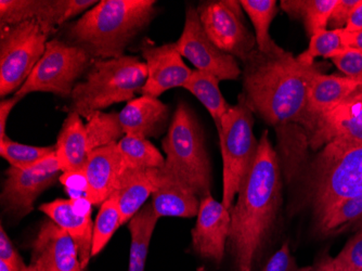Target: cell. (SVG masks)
I'll return each mask as SVG.
<instances>
[{
    "label": "cell",
    "instance_id": "cell-16",
    "mask_svg": "<svg viewBox=\"0 0 362 271\" xmlns=\"http://www.w3.org/2000/svg\"><path fill=\"white\" fill-rule=\"evenodd\" d=\"M86 197L57 199L40 205L38 209L64 229L74 240L78 248L81 268H87L93 248V221L91 207Z\"/></svg>",
    "mask_w": 362,
    "mask_h": 271
},
{
    "label": "cell",
    "instance_id": "cell-28",
    "mask_svg": "<svg viewBox=\"0 0 362 271\" xmlns=\"http://www.w3.org/2000/svg\"><path fill=\"white\" fill-rule=\"evenodd\" d=\"M123 172L127 169H160L165 165V158L158 149L144 138L125 134L117 144Z\"/></svg>",
    "mask_w": 362,
    "mask_h": 271
},
{
    "label": "cell",
    "instance_id": "cell-45",
    "mask_svg": "<svg viewBox=\"0 0 362 271\" xmlns=\"http://www.w3.org/2000/svg\"><path fill=\"white\" fill-rule=\"evenodd\" d=\"M346 45L349 48L357 49L362 52V30L359 32H347L346 30Z\"/></svg>",
    "mask_w": 362,
    "mask_h": 271
},
{
    "label": "cell",
    "instance_id": "cell-38",
    "mask_svg": "<svg viewBox=\"0 0 362 271\" xmlns=\"http://www.w3.org/2000/svg\"><path fill=\"white\" fill-rule=\"evenodd\" d=\"M331 60L345 76L362 79V52L360 50L349 48Z\"/></svg>",
    "mask_w": 362,
    "mask_h": 271
},
{
    "label": "cell",
    "instance_id": "cell-49",
    "mask_svg": "<svg viewBox=\"0 0 362 271\" xmlns=\"http://www.w3.org/2000/svg\"><path fill=\"white\" fill-rule=\"evenodd\" d=\"M358 228H359V229L360 228H362V220H360L359 225H358Z\"/></svg>",
    "mask_w": 362,
    "mask_h": 271
},
{
    "label": "cell",
    "instance_id": "cell-43",
    "mask_svg": "<svg viewBox=\"0 0 362 271\" xmlns=\"http://www.w3.org/2000/svg\"><path fill=\"white\" fill-rule=\"evenodd\" d=\"M345 30L347 32H359V30H362V0H360L359 4L354 9L351 19H349Z\"/></svg>",
    "mask_w": 362,
    "mask_h": 271
},
{
    "label": "cell",
    "instance_id": "cell-10",
    "mask_svg": "<svg viewBox=\"0 0 362 271\" xmlns=\"http://www.w3.org/2000/svg\"><path fill=\"white\" fill-rule=\"evenodd\" d=\"M300 125L314 151L331 142L362 144V85L333 107L302 118Z\"/></svg>",
    "mask_w": 362,
    "mask_h": 271
},
{
    "label": "cell",
    "instance_id": "cell-3",
    "mask_svg": "<svg viewBox=\"0 0 362 271\" xmlns=\"http://www.w3.org/2000/svg\"><path fill=\"white\" fill-rule=\"evenodd\" d=\"M154 0H101L73 22L66 42L93 60L121 58L133 42L156 18Z\"/></svg>",
    "mask_w": 362,
    "mask_h": 271
},
{
    "label": "cell",
    "instance_id": "cell-5",
    "mask_svg": "<svg viewBox=\"0 0 362 271\" xmlns=\"http://www.w3.org/2000/svg\"><path fill=\"white\" fill-rule=\"evenodd\" d=\"M148 79L146 62L139 57L93 60L84 81L76 83L70 110L83 118L111 105L129 103L141 93Z\"/></svg>",
    "mask_w": 362,
    "mask_h": 271
},
{
    "label": "cell",
    "instance_id": "cell-11",
    "mask_svg": "<svg viewBox=\"0 0 362 271\" xmlns=\"http://www.w3.org/2000/svg\"><path fill=\"white\" fill-rule=\"evenodd\" d=\"M197 9L206 35L223 52L243 62L255 50V35L246 26L240 1H203Z\"/></svg>",
    "mask_w": 362,
    "mask_h": 271
},
{
    "label": "cell",
    "instance_id": "cell-27",
    "mask_svg": "<svg viewBox=\"0 0 362 271\" xmlns=\"http://www.w3.org/2000/svg\"><path fill=\"white\" fill-rule=\"evenodd\" d=\"M339 0H282L281 7L288 16L302 20L309 38L327 30Z\"/></svg>",
    "mask_w": 362,
    "mask_h": 271
},
{
    "label": "cell",
    "instance_id": "cell-24",
    "mask_svg": "<svg viewBox=\"0 0 362 271\" xmlns=\"http://www.w3.org/2000/svg\"><path fill=\"white\" fill-rule=\"evenodd\" d=\"M158 219L160 217L156 215L151 203H146L128 221V229L132 239L128 271H144L152 236Z\"/></svg>",
    "mask_w": 362,
    "mask_h": 271
},
{
    "label": "cell",
    "instance_id": "cell-8",
    "mask_svg": "<svg viewBox=\"0 0 362 271\" xmlns=\"http://www.w3.org/2000/svg\"><path fill=\"white\" fill-rule=\"evenodd\" d=\"M93 61L84 49L66 40H49L44 56L14 97L21 100L30 93H48L71 99L77 81L88 71Z\"/></svg>",
    "mask_w": 362,
    "mask_h": 271
},
{
    "label": "cell",
    "instance_id": "cell-26",
    "mask_svg": "<svg viewBox=\"0 0 362 271\" xmlns=\"http://www.w3.org/2000/svg\"><path fill=\"white\" fill-rule=\"evenodd\" d=\"M219 81H221L213 75L195 70L184 86L185 89L190 91L204 105L205 109L211 114L218 132L221 130L223 116L231 108L221 93Z\"/></svg>",
    "mask_w": 362,
    "mask_h": 271
},
{
    "label": "cell",
    "instance_id": "cell-46",
    "mask_svg": "<svg viewBox=\"0 0 362 271\" xmlns=\"http://www.w3.org/2000/svg\"><path fill=\"white\" fill-rule=\"evenodd\" d=\"M22 271H42V269H40V267L36 266V265L30 264L28 266H26L25 268H24Z\"/></svg>",
    "mask_w": 362,
    "mask_h": 271
},
{
    "label": "cell",
    "instance_id": "cell-25",
    "mask_svg": "<svg viewBox=\"0 0 362 271\" xmlns=\"http://www.w3.org/2000/svg\"><path fill=\"white\" fill-rule=\"evenodd\" d=\"M244 12L249 16L255 30L256 49L265 54H282L284 48L272 40L269 28L278 13L274 0H241Z\"/></svg>",
    "mask_w": 362,
    "mask_h": 271
},
{
    "label": "cell",
    "instance_id": "cell-23",
    "mask_svg": "<svg viewBox=\"0 0 362 271\" xmlns=\"http://www.w3.org/2000/svg\"><path fill=\"white\" fill-rule=\"evenodd\" d=\"M361 85L362 79H354L345 75L322 74L319 71L309 85L306 110L302 118L316 115L333 107Z\"/></svg>",
    "mask_w": 362,
    "mask_h": 271
},
{
    "label": "cell",
    "instance_id": "cell-44",
    "mask_svg": "<svg viewBox=\"0 0 362 271\" xmlns=\"http://www.w3.org/2000/svg\"><path fill=\"white\" fill-rule=\"evenodd\" d=\"M311 271H339L335 266L334 258L327 253L325 255L321 256L320 260L313 266Z\"/></svg>",
    "mask_w": 362,
    "mask_h": 271
},
{
    "label": "cell",
    "instance_id": "cell-36",
    "mask_svg": "<svg viewBox=\"0 0 362 271\" xmlns=\"http://www.w3.org/2000/svg\"><path fill=\"white\" fill-rule=\"evenodd\" d=\"M339 271H362V228L334 258Z\"/></svg>",
    "mask_w": 362,
    "mask_h": 271
},
{
    "label": "cell",
    "instance_id": "cell-18",
    "mask_svg": "<svg viewBox=\"0 0 362 271\" xmlns=\"http://www.w3.org/2000/svg\"><path fill=\"white\" fill-rule=\"evenodd\" d=\"M83 171L86 178V199L93 207H101L115 192L123 174L117 144L91 151Z\"/></svg>",
    "mask_w": 362,
    "mask_h": 271
},
{
    "label": "cell",
    "instance_id": "cell-21",
    "mask_svg": "<svg viewBox=\"0 0 362 271\" xmlns=\"http://www.w3.org/2000/svg\"><path fill=\"white\" fill-rule=\"evenodd\" d=\"M160 169H127L121 175L113 195L119 202L122 224L128 223L156 192Z\"/></svg>",
    "mask_w": 362,
    "mask_h": 271
},
{
    "label": "cell",
    "instance_id": "cell-40",
    "mask_svg": "<svg viewBox=\"0 0 362 271\" xmlns=\"http://www.w3.org/2000/svg\"><path fill=\"white\" fill-rule=\"evenodd\" d=\"M360 0H339L327 28L330 30H343L346 28L351 13Z\"/></svg>",
    "mask_w": 362,
    "mask_h": 271
},
{
    "label": "cell",
    "instance_id": "cell-17",
    "mask_svg": "<svg viewBox=\"0 0 362 271\" xmlns=\"http://www.w3.org/2000/svg\"><path fill=\"white\" fill-rule=\"evenodd\" d=\"M30 264L42 271H83L74 240L49 218L42 221L33 242Z\"/></svg>",
    "mask_w": 362,
    "mask_h": 271
},
{
    "label": "cell",
    "instance_id": "cell-12",
    "mask_svg": "<svg viewBox=\"0 0 362 271\" xmlns=\"http://www.w3.org/2000/svg\"><path fill=\"white\" fill-rule=\"evenodd\" d=\"M61 175L56 152L30 168L10 166L1 192L6 213L16 220L32 213L36 200L60 181Z\"/></svg>",
    "mask_w": 362,
    "mask_h": 271
},
{
    "label": "cell",
    "instance_id": "cell-20",
    "mask_svg": "<svg viewBox=\"0 0 362 271\" xmlns=\"http://www.w3.org/2000/svg\"><path fill=\"white\" fill-rule=\"evenodd\" d=\"M200 201L186 183L165 169H160L158 188L151 201L158 217H195L200 209Z\"/></svg>",
    "mask_w": 362,
    "mask_h": 271
},
{
    "label": "cell",
    "instance_id": "cell-7",
    "mask_svg": "<svg viewBox=\"0 0 362 271\" xmlns=\"http://www.w3.org/2000/svg\"><path fill=\"white\" fill-rule=\"evenodd\" d=\"M254 113L239 96L237 105L230 108L218 132L223 156V200L231 209L242 183L249 174L257 154L258 144L253 132Z\"/></svg>",
    "mask_w": 362,
    "mask_h": 271
},
{
    "label": "cell",
    "instance_id": "cell-31",
    "mask_svg": "<svg viewBox=\"0 0 362 271\" xmlns=\"http://www.w3.org/2000/svg\"><path fill=\"white\" fill-rule=\"evenodd\" d=\"M362 220V195L343 200L315 220L323 234H337Z\"/></svg>",
    "mask_w": 362,
    "mask_h": 271
},
{
    "label": "cell",
    "instance_id": "cell-39",
    "mask_svg": "<svg viewBox=\"0 0 362 271\" xmlns=\"http://www.w3.org/2000/svg\"><path fill=\"white\" fill-rule=\"evenodd\" d=\"M0 260L9 265L13 271H22L26 267L3 226L0 227Z\"/></svg>",
    "mask_w": 362,
    "mask_h": 271
},
{
    "label": "cell",
    "instance_id": "cell-29",
    "mask_svg": "<svg viewBox=\"0 0 362 271\" xmlns=\"http://www.w3.org/2000/svg\"><path fill=\"white\" fill-rule=\"evenodd\" d=\"M97 4L95 0H42L36 21L46 34L52 36L65 22L86 13Z\"/></svg>",
    "mask_w": 362,
    "mask_h": 271
},
{
    "label": "cell",
    "instance_id": "cell-42",
    "mask_svg": "<svg viewBox=\"0 0 362 271\" xmlns=\"http://www.w3.org/2000/svg\"><path fill=\"white\" fill-rule=\"evenodd\" d=\"M19 101V98L14 97V96L9 99H1L0 101V142L8 137L7 132H6L8 118H9L12 109Z\"/></svg>",
    "mask_w": 362,
    "mask_h": 271
},
{
    "label": "cell",
    "instance_id": "cell-19",
    "mask_svg": "<svg viewBox=\"0 0 362 271\" xmlns=\"http://www.w3.org/2000/svg\"><path fill=\"white\" fill-rule=\"evenodd\" d=\"M124 134L135 137H158L170 120V109L158 98L141 96L130 100L119 113Z\"/></svg>",
    "mask_w": 362,
    "mask_h": 271
},
{
    "label": "cell",
    "instance_id": "cell-35",
    "mask_svg": "<svg viewBox=\"0 0 362 271\" xmlns=\"http://www.w3.org/2000/svg\"><path fill=\"white\" fill-rule=\"evenodd\" d=\"M42 0H1L0 1V28L18 25L36 20Z\"/></svg>",
    "mask_w": 362,
    "mask_h": 271
},
{
    "label": "cell",
    "instance_id": "cell-30",
    "mask_svg": "<svg viewBox=\"0 0 362 271\" xmlns=\"http://www.w3.org/2000/svg\"><path fill=\"white\" fill-rule=\"evenodd\" d=\"M89 154L95 149L119 144L125 136L119 123V113L93 112L85 118Z\"/></svg>",
    "mask_w": 362,
    "mask_h": 271
},
{
    "label": "cell",
    "instance_id": "cell-37",
    "mask_svg": "<svg viewBox=\"0 0 362 271\" xmlns=\"http://www.w3.org/2000/svg\"><path fill=\"white\" fill-rule=\"evenodd\" d=\"M313 266L300 267L290 250L288 242L282 244L260 271H311Z\"/></svg>",
    "mask_w": 362,
    "mask_h": 271
},
{
    "label": "cell",
    "instance_id": "cell-2",
    "mask_svg": "<svg viewBox=\"0 0 362 271\" xmlns=\"http://www.w3.org/2000/svg\"><path fill=\"white\" fill-rule=\"evenodd\" d=\"M242 69L241 96L254 114L274 127L300 125L316 63L303 64L290 52L265 54L255 49Z\"/></svg>",
    "mask_w": 362,
    "mask_h": 271
},
{
    "label": "cell",
    "instance_id": "cell-22",
    "mask_svg": "<svg viewBox=\"0 0 362 271\" xmlns=\"http://www.w3.org/2000/svg\"><path fill=\"white\" fill-rule=\"evenodd\" d=\"M56 154L62 174L84 169L89 149L85 122L79 114L69 112L57 138Z\"/></svg>",
    "mask_w": 362,
    "mask_h": 271
},
{
    "label": "cell",
    "instance_id": "cell-32",
    "mask_svg": "<svg viewBox=\"0 0 362 271\" xmlns=\"http://www.w3.org/2000/svg\"><path fill=\"white\" fill-rule=\"evenodd\" d=\"M346 45V30H325L311 36L308 48L296 57L303 64H315L317 58L333 59L349 50Z\"/></svg>",
    "mask_w": 362,
    "mask_h": 271
},
{
    "label": "cell",
    "instance_id": "cell-15",
    "mask_svg": "<svg viewBox=\"0 0 362 271\" xmlns=\"http://www.w3.org/2000/svg\"><path fill=\"white\" fill-rule=\"evenodd\" d=\"M197 223L191 231L193 250L205 260L221 264L229 239L231 215L211 193L201 199Z\"/></svg>",
    "mask_w": 362,
    "mask_h": 271
},
{
    "label": "cell",
    "instance_id": "cell-47",
    "mask_svg": "<svg viewBox=\"0 0 362 271\" xmlns=\"http://www.w3.org/2000/svg\"><path fill=\"white\" fill-rule=\"evenodd\" d=\"M0 271H13L9 265L6 264L3 260H0Z\"/></svg>",
    "mask_w": 362,
    "mask_h": 271
},
{
    "label": "cell",
    "instance_id": "cell-14",
    "mask_svg": "<svg viewBox=\"0 0 362 271\" xmlns=\"http://www.w3.org/2000/svg\"><path fill=\"white\" fill-rule=\"evenodd\" d=\"M140 50L148 69L142 96L158 98L170 89L184 88L193 71L182 60L176 42L156 46L151 40H144Z\"/></svg>",
    "mask_w": 362,
    "mask_h": 271
},
{
    "label": "cell",
    "instance_id": "cell-1",
    "mask_svg": "<svg viewBox=\"0 0 362 271\" xmlns=\"http://www.w3.org/2000/svg\"><path fill=\"white\" fill-rule=\"evenodd\" d=\"M258 142L255 160L230 209L227 248L239 270H252L276 225L282 203L280 160L267 130Z\"/></svg>",
    "mask_w": 362,
    "mask_h": 271
},
{
    "label": "cell",
    "instance_id": "cell-48",
    "mask_svg": "<svg viewBox=\"0 0 362 271\" xmlns=\"http://www.w3.org/2000/svg\"><path fill=\"white\" fill-rule=\"evenodd\" d=\"M240 271H252L251 269H249V268H243V269H241V270Z\"/></svg>",
    "mask_w": 362,
    "mask_h": 271
},
{
    "label": "cell",
    "instance_id": "cell-13",
    "mask_svg": "<svg viewBox=\"0 0 362 271\" xmlns=\"http://www.w3.org/2000/svg\"><path fill=\"white\" fill-rule=\"evenodd\" d=\"M181 57L188 59L197 71L207 73L219 81H235L242 69L235 57L226 54L206 35L197 9L188 6L180 38L176 42Z\"/></svg>",
    "mask_w": 362,
    "mask_h": 271
},
{
    "label": "cell",
    "instance_id": "cell-4",
    "mask_svg": "<svg viewBox=\"0 0 362 271\" xmlns=\"http://www.w3.org/2000/svg\"><path fill=\"white\" fill-rule=\"evenodd\" d=\"M362 195V144L331 142L320 149L305 175V203L315 220L343 200Z\"/></svg>",
    "mask_w": 362,
    "mask_h": 271
},
{
    "label": "cell",
    "instance_id": "cell-33",
    "mask_svg": "<svg viewBox=\"0 0 362 271\" xmlns=\"http://www.w3.org/2000/svg\"><path fill=\"white\" fill-rule=\"evenodd\" d=\"M122 224L121 211L115 195H112L101 204L99 213L93 223V248L91 258H95L105 250L112 236Z\"/></svg>",
    "mask_w": 362,
    "mask_h": 271
},
{
    "label": "cell",
    "instance_id": "cell-34",
    "mask_svg": "<svg viewBox=\"0 0 362 271\" xmlns=\"http://www.w3.org/2000/svg\"><path fill=\"white\" fill-rule=\"evenodd\" d=\"M56 152V144L48 146H28L14 142L9 137L0 142V156L10 166L30 168Z\"/></svg>",
    "mask_w": 362,
    "mask_h": 271
},
{
    "label": "cell",
    "instance_id": "cell-6",
    "mask_svg": "<svg viewBox=\"0 0 362 271\" xmlns=\"http://www.w3.org/2000/svg\"><path fill=\"white\" fill-rule=\"evenodd\" d=\"M163 168L176 176L202 199L211 189V166L204 132L186 103H179L162 142Z\"/></svg>",
    "mask_w": 362,
    "mask_h": 271
},
{
    "label": "cell",
    "instance_id": "cell-9",
    "mask_svg": "<svg viewBox=\"0 0 362 271\" xmlns=\"http://www.w3.org/2000/svg\"><path fill=\"white\" fill-rule=\"evenodd\" d=\"M50 36L36 20L0 28V96L18 93L46 50Z\"/></svg>",
    "mask_w": 362,
    "mask_h": 271
},
{
    "label": "cell",
    "instance_id": "cell-41",
    "mask_svg": "<svg viewBox=\"0 0 362 271\" xmlns=\"http://www.w3.org/2000/svg\"><path fill=\"white\" fill-rule=\"evenodd\" d=\"M65 187V190L71 195V199H79L86 197V178L84 171L74 173H63L60 177V181Z\"/></svg>",
    "mask_w": 362,
    "mask_h": 271
}]
</instances>
